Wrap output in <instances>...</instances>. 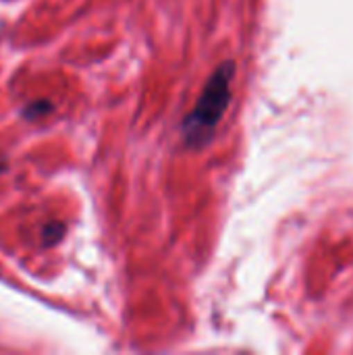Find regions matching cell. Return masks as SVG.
Returning a JSON list of instances; mask_svg holds the SVG:
<instances>
[{"label":"cell","instance_id":"obj_2","mask_svg":"<svg viewBox=\"0 0 353 355\" xmlns=\"http://www.w3.org/2000/svg\"><path fill=\"white\" fill-rule=\"evenodd\" d=\"M62 227L60 225H48L46 229H44V239H48V243H54V241H58L60 237H62Z\"/></svg>","mask_w":353,"mask_h":355},{"label":"cell","instance_id":"obj_3","mask_svg":"<svg viewBox=\"0 0 353 355\" xmlns=\"http://www.w3.org/2000/svg\"><path fill=\"white\" fill-rule=\"evenodd\" d=\"M0 168H2V164H0Z\"/></svg>","mask_w":353,"mask_h":355},{"label":"cell","instance_id":"obj_1","mask_svg":"<svg viewBox=\"0 0 353 355\" xmlns=\"http://www.w3.org/2000/svg\"><path fill=\"white\" fill-rule=\"evenodd\" d=\"M233 75H235V64L225 62L208 79L206 87L202 89L200 100L196 102V108L183 121V133H185V141L189 146L200 148L202 144H206L212 137L214 129L218 127L221 119L225 116V112L231 104Z\"/></svg>","mask_w":353,"mask_h":355}]
</instances>
